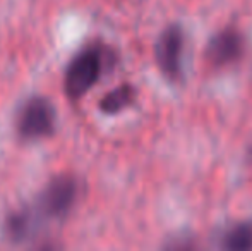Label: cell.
I'll return each mask as SVG.
<instances>
[{
    "label": "cell",
    "mask_w": 252,
    "mask_h": 251,
    "mask_svg": "<svg viewBox=\"0 0 252 251\" xmlns=\"http://www.w3.org/2000/svg\"><path fill=\"white\" fill-rule=\"evenodd\" d=\"M244 40L239 31H220L208 45V61L215 66H226L242 55Z\"/></svg>",
    "instance_id": "cell-5"
},
{
    "label": "cell",
    "mask_w": 252,
    "mask_h": 251,
    "mask_svg": "<svg viewBox=\"0 0 252 251\" xmlns=\"http://www.w3.org/2000/svg\"><path fill=\"white\" fill-rule=\"evenodd\" d=\"M77 198V182L70 176H59L38 198L34 210L38 215L48 218H63L74 207Z\"/></svg>",
    "instance_id": "cell-3"
},
{
    "label": "cell",
    "mask_w": 252,
    "mask_h": 251,
    "mask_svg": "<svg viewBox=\"0 0 252 251\" xmlns=\"http://www.w3.org/2000/svg\"><path fill=\"white\" fill-rule=\"evenodd\" d=\"M223 246L230 251H246L252 248V224H237L223 238Z\"/></svg>",
    "instance_id": "cell-8"
},
{
    "label": "cell",
    "mask_w": 252,
    "mask_h": 251,
    "mask_svg": "<svg viewBox=\"0 0 252 251\" xmlns=\"http://www.w3.org/2000/svg\"><path fill=\"white\" fill-rule=\"evenodd\" d=\"M103 66H105V54L98 47H86L74 55L65 71L63 90L69 98L76 100L81 98L98 83Z\"/></svg>",
    "instance_id": "cell-1"
},
{
    "label": "cell",
    "mask_w": 252,
    "mask_h": 251,
    "mask_svg": "<svg viewBox=\"0 0 252 251\" xmlns=\"http://www.w3.org/2000/svg\"><path fill=\"white\" fill-rule=\"evenodd\" d=\"M16 126L23 140L33 141L48 138L55 129V108L45 97L30 98L21 107Z\"/></svg>",
    "instance_id": "cell-2"
},
{
    "label": "cell",
    "mask_w": 252,
    "mask_h": 251,
    "mask_svg": "<svg viewBox=\"0 0 252 251\" xmlns=\"http://www.w3.org/2000/svg\"><path fill=\"white\" fill-rule=\"evenodd\" d=\"M156 62L170 81H179L184 66V33L180 28L170 26L156 41Z\"/></svg>",
    "instance_id": "cell-4"
},
{
    "label": "cell",
    "mask_w": 252,
    "mask_h": 251,
    "mask_svg": "<svg viewBox=\"0 0 252 251\" xmlns=\"http://www.w3.org/2000/svg\"><path fill=\"white\" fill-rule=\"evenodd\" d=\"M136 98V90L130 84H120L119 88L108 91L100 102V108L105 114H117L129 107Z\"/></svg>",
    "instance_id": "cell-7"
},
{
    "label": "cell",
    "mask_w": 252,
    "mask_h": 251,
    "mask_svg": "<svg viewBox=\"0 0 252 251\" xmlns=\"http://www.w3.org/2000/svg\"><path fill=\"white\" fill-rule=\"evenodd\" d=\"M38 212L34 208H21L12 214H9L5 220V231L9 239L12 241H23L26 239L36 227Z\"/></svg>",
    "instance_id": "cell-6"
}]
</instances>
